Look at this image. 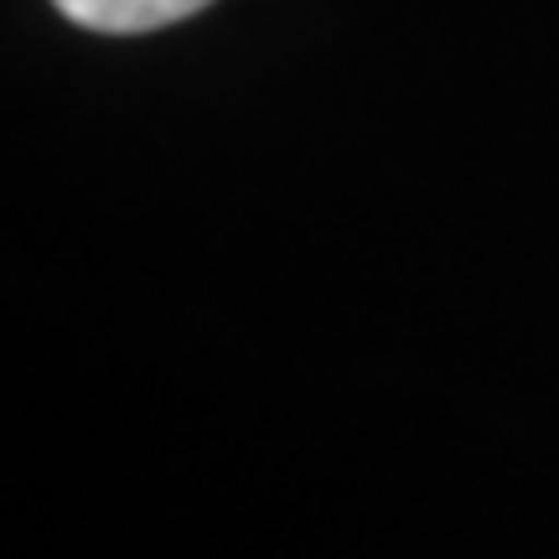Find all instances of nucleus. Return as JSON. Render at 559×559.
<instances>
[{"label": "nucleus", "instance_id": "nucleus-1", "mask_svg": "<svg viewBox=\"0 0 559 559\" xmlns=\"http://www.w3.org/2000/svg\"><path fill=\"white\" fill-rule=\"evenodd\" d=\"M68 21H79L88 32H109V37H130V32H156L171 21L198 16L213 0H52Z\"/></svg>", "mask_w": 559, "mask_h": 559}]
</instances>
